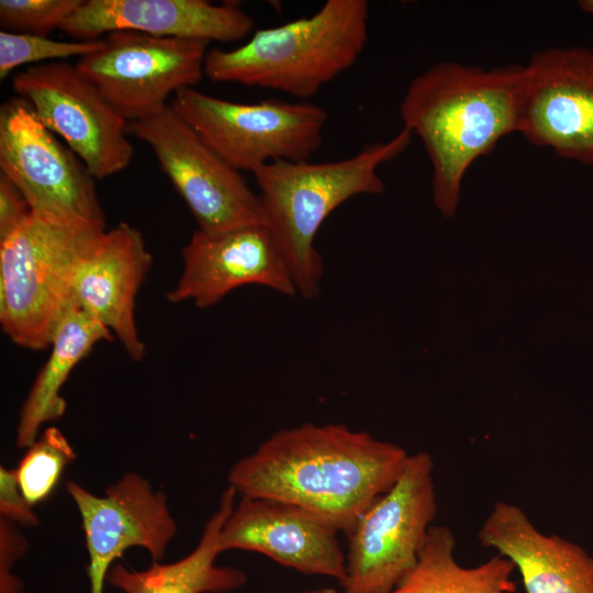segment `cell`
Wrapping results in <instances>:
<instances>
[{"mask_svg": "<svg viewBox=\"0 0 593 593\" xmlns=\"http://www.w3.org/2000/svg\"><path fill=\"white\" fill-rule=\"evenodd\" d=\"M518 133L560 157L593 165V49L553 47L530 57Z\"/></svg>", "mask_w": 593, "mask_h": 593, "instance_id": "7c38bea8", "label": "cell"}, {"mask_svg": "<svg viewBox=\"0 0 593 593\" xmlns=\"http://www.w3.org/2000/svg\"><path fill=\"white\" fill-rule=\"evenodd\" d=\"M105 224L31 211L0 240V324L18 346L49 348L75 305L80 264Z\"/></svg>", "mask_w": 593, "mask_h": 593, "instance_id": "5b68a950", "label": "cell"}, {"mask_svg": "<svg viewBox=\"0 0 593 593\" xmlns=\"http://www.w3.org/2000/svg\"><path fill=\"white\" fill-rule=\"evenodd\" d=\"M66 489L82 522L90 593H103L108 573L125 550L141 547L159 561L176 534L167 497L147 480L126 472L98 496L75 481Z\"/></svg>", "mask_w": 593, "mask_h": 593, "instance_id": "4fadbf2b", "label": "cell"}, {"mask_svg": "<svg viewBox=\"0 0 593 593\" xmlns=\"http://www.w3.org/2000/svg\"><path fill=\"white\" fill-rule=\"evenodd\" d=\"M525 66L441 61L416 76L400 105L403 127L422 141L433 167V200L455 215L469 167L504 136L519 132Z\"/></svg>", "mask_w": 593, "mask_h": 593, "instance_id": "7a4b0ae2", "label": "cell"}, {"mask_svg": "<svg viewBox=\"0 0 593 593\" xmlns=\"http://www.w3.org/2000/svg\"><path fill=\"white\" fill-rule=\"evenodd\" d=\"M152 264L142 233L122 222L96 240L75 280V304L104 325L134 361L146 355L136 326L135 303Z\"/></svg>", "mask_w": 593, "mask_h": 593, "instance_id": "e0dca14e", "label": "cell"}, {"mask_svg": "<svg viewBox=\"0 0 593 593\" xmlns=\"http://www.w3.org/2000/svg\"><path fill=\"white\" fill-rule=\"evenodd\" d=\"M126 132L152 148L199 231L267 225L259 194L170 104L152 116L128 121Z\"/></svg>", "mask_w": 593, "mask_h": 593, "instance_id": "ba28073f", "label": "cell"}, {"mask_svg": "<svg viewBox=\"0 0 593 593\" xmlns=\"http://www.w3.org/2000/svg\"><path fill=\"white\" fill-rule=\"evenodd\" d=\"M0 169L33 211L105 224L89 169L18 96L0 108Z\"/></svg>", "mask_w": 593, "mask_h": 593, "instance_id": "8fae6325", "label": "cell"}, {"mask_svg": "<svg viewBox=\"0 0 593 593\" xmlns=\"http://www.w3.org/2000/svg\"><path fill=\"white\" fill-rule=\"evenodd\" d=\"M0 515L14 524L35 527L40 519L33 511V506L27 503L14 473L0 467Z\"/></svg>", "mask_w": 593, "mask_h": 593, "instance_id": "484cf974", "label": "cell"}, {"mask_svg": "<svg viewBox=\"0 0 593 593\" xmlns=\"http://www.w3.org/2000/svg\"><path fill=\"white\" fill-rule=\"evenodd\" d=\"M304 593H340V592L332 588H321L316 590L306 591Z\"/></svg>", "mask_w": 593, "mask_h": 593, "instance_id": "f1b7e54d", "label": "cell"}, {"mask_svg": "<svg viewBox=\"0 0 593 593\" xmlns=\"http://www.w3.org/2000/svg\"><path fill=\"white\" fill-rule=\"evenodd\" d=\"M579 5L584 12L593 16V0H581Z\"/></svg>", "mask_w": 593, "mask_h": 593, "instance_id": "83f0119b", "label": "cell"}, {"mask_svg": "<svg viewBox=\"0 0 593 593\" xmlns=\"http://www.w3.org/2000/svg\"><path fill=\"white\" fill-rule=\"evenodd\" d=\"M338 533L334 525L298 505L240 496L221 529L220 546L222 552H258L299 572L329 577L340 583L346 556Z\"/></svg>", "mask_w": 593, "mask_h": 593, "instance_id": "9a60e30c", "label": "cell"}, {"mask_svg": "<svg viewBox=\"0 0 593 593\" xmlns=\"http://www.w3.org/2000/svg\"><path fill=\"white\" fill-rule=\"evenodd\" d=\"M236 494L230 485L223 491L197 547L186 557L171 563L153 561L146 570L114 563L107 581L123 593H222L243 586L246 575L242 570L215 563L222 553L221 529L235 506Z\"/></svg>", "mask_w": 593, "mask_h": 593, "instance_id": "d6986e66", "label": "cell"}, {"mask_svg": "<svg viewBox=\"0 0 593 593\" xmlns=\"http://www.w3.org/2000/svg\"><path fill=\"white\" fill-rule=\"evenodd\" d=\"M18 97L82 160L94 179L125 169L133 157L126 119L76 64H35L12 78Z\"/></svg>", "mask_w": 593, "mask_h": 593, "instance_id": "9c48e42d", "label": "cell"}, {"mask_svg": "<svg viewBox=\"0 0 593 593\" xmlns=\"http://www.w3.org/2000/svg\"><path fill=\"white\" fill-rule=\"evenodd\" d=\"M366 0H327L309 18L259 29L233 49L209 48L204 75L304 100L349 69L368 41Z\"/></svg>", "mask_w": 593, "mask_h": 593, "instance_id": "277c9868", "label": "cell"}, {"mask_svg": "<svg viewBox=\"0 0 593 593\" xmlns=\"http://www.w3.org/2000/svg\"><path fill=\"white\" fill-rule=\"evenodd\" d=\"M113 338L104 325L76 304L69 310L54 335L49 356L21 407L16 426L19 448L31 446L44 424L65 414L67 403L60 391L71 371L98 343Z\"/></svg>", "mask_w": 593, "mask_h": 593, "instance_id": "ffe728a7", "label": "cell"}, {"mask_svg": "<svg viewBox=\"0 0 593 593\" xmlns=\"http://www.w3.org/2000/svg\"><path fill=\"white\" fill-rule=\"evenodd\" d=\"M75 459L72 446L57 427L44 429L13 469L27 503L34 506L48 500Z\"/></svg>", "mask_w": 593, "mask_h": 593, "instance_id": "7402d4cb", "label": "cell"}, {"mask_svg": "<svg viewBox=\"0 0 593 593\" xmlns=\"http://www.w3.org/2000/svg\"><path fill=\"white\" fill-rule=\"evenodd\" d=\"M409 454L399 445L342 424L282 428L230 469L240 496L298 505L345 534L401 474Z\"/></svg>", "mask_w": 593, "mask_h": 593, "instance_id": "6da1fadb", "label": "cell"}, {"mask_svg": "<svg viewBox=\"0 0 593 593\" xmlns=\"http://www.w3.org/2000/svg\"><path fill=\"white\" fill-rule=\"evenodd\" d=\"M412 135L403 127L389 141L366 145L349 158L323 163L280 160L253 174L267 226L304 299L318 294L324 277L323 259L314 246L320 227L347 200L382 193L379 168L400 156Z\"/></svg>", "mask_w": 593, "mask_h": 593, "instance_id": "3957f363", "label": "cell"}, {"mask_svg": "<svg viewBox=\"0 0 593 593\" xmlns=\"http://www.w3.org/2000/svg\"><path fill=\"white\" fill-rule=\"evenodd\" d=\"M478 539L514 563L527 593H593V557L557 534L541 533L516 504L495 502Z\"/></svg>", "mask_w": 593, "mask_h": 593, "instance_id": "ac0fdd59", "label": "cell"}, {"mask_svg": "<svg viewBox=\"0 0 593 593\" xmlns=\"http://www.w3.org/2000/svg\"><path fill=\"white\" fill-rule=\"evenodd\" d=\"M430 454L410 455L393 485L346 533L340 593H389L415 567L437 513Z\"/></svg>", "mask_w": 593, "mask_h": 593, "instance_id": "52a82bcc", "label": "cell"}, {"mask_svg": "<svg viewBox=\"0 0 593 593\" xmlns=\"http://www.w3.org/2000/svg\"><path fill=\"white\" fill-rule=\"evenodd\" d=\"M32 209L18 187L0 172V240L14 232Z\"/></svg>", "mask_w": 593, "mask_h": 593, "instance_id": "4316f807", "label": "cell"}, {"mask_svg": "<svg viewBox=\"0 0 593 593\" xmlns=\"http://www.w3.org/2000/svg\"><path fill=\"white\" fill-rule=\"evenodd\" d=\"M103 38L59 41L42 35L0 32V79L19 66L68 57H85L99 51Z\"/></svg>", "mask_w": 593, "mask_h": 593, "instance_id": "603a6c76", "label": "cell"}, {"mask_svg": "<svg viewBox=\"0 0 593 593\" xmlns=\"http://www.w3.org/2000/svg\"><path fill=\"white\" fill-rule=\"evenodd\" d=\"M455 549L452 530L432 525L415 567L389 593H516L510 559L496 553L475 567H462Z\"/></svg>", "mask_w": 593, "mask_h": 593, "instance_id": "44dd1931", "label": "cell"}, {"mask_svg": "<svg viewBox=\"0 0 593 593\" xmlns=\"http://www.w3.org/2000/svg\"><path fill=\"white\" fill-rule=\"evenodd\" d=\"M182 271L166 296L199 309L219 303L233 290L262 286L283 295L298 294L292 276L269 227L239 226L206 233L197 230L181 250Z\"/></svg>", "mask_w": 593, "mask_h": 593, "instance_id": "5bb4252c", "label": "cell"}, {"mask_svg": "<svg viewBox=\"0 0 593 593\" xmlns=\"http://www.w3.org/2000/svg\"><path fill=\"white\" fill-rule=\"evenodd\" d=\"M209 44L115 31L76 66L128 122L159 113L171 93L194 88L204 75Z\"/></svg>", "mask_w": 593, "mask_h": 593, "instance_id": "30bf717a", "label": "cell"}, {"mask_svg": "<svg viewBox=\"0 0 593 593\" xmlns=\"http://www.w3.org/2000/svg\"><path fill=\"white\" fill-rule=\"evenodd\" d=\"M82 0H1L2 31L46 36L60 29Z\"/></svg>", "mask_w": 593, "mask_h": 593, "instance_id": "cb8c5ba5", "label": "cell"}, {"mask_svg": "<svg viewBox=\"0 0 593 593\" xmlns=\"http://www.w3.org/2000/svg\"><path fill=\"white\" fill-rule=\"evenodd\" d=\"M27 548L29 542L16 524L0 517V593H23V582L12 570Z\"/></svg>", "mask_w": 593, "mask_h": 593, "instance_id": "d4e9b609", "label": "cell"}, {"mask_svg": "<svg viewBox=\"0 0 593 593\" xmlns=\"http://www.w3.org/2000/svg\"><path fill=\"white\" fill-rule=\"evenodd\" d=\"M171 108L225 161L250 171L280 160H309L322 145L326 111L304 101L242 103L195 88L175 92Z\"/></svg>", "mask_w": 593, "mask_h": 593, "instance_id": "8992f818", "label": "cell"}, {"mask_svg": "<svg viewBox=\"0 0 593 593\" xmlns=\"http://www.w3.org/2000/svg\"><path fill=\"white\" fill-rule=\"evenodd\" d=\"M254 19L234 2L205 0H82L60 31L79 41L115 31L231 43L247 37Z\"/></svg>", "mask_w": 593, "mask_h": 593, "instance_id": "2e32d148", "label": "cell"}]
</instances>
